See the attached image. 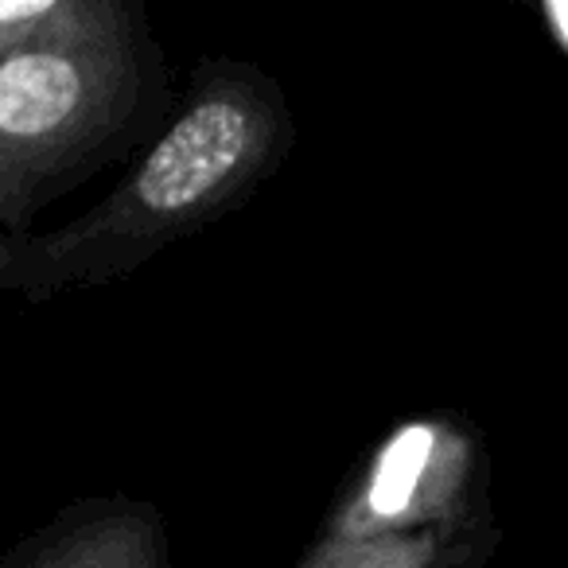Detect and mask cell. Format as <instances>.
<instances>
[{
  "label": "cell",
  "mask_w": 568,
  "mask_h": 568,
  "mask_svg": "<svg viewBox=\"0 0 568 568\" xmlns=\"http://www.w3.org/2000/svg\"><path fill=\"white\" fill-rule=\"evenodd\" d=\"M20 261V234H9L0 226V293H12V276Z\"/></svg>",
  "instance_id": "52a82bcc"
},
{
  "label": "cell",
  "mask_w": 568,
  "mask_h": 568,
  "mask_svg": "<svg viewBox=\"0 0 568 568\" xmlns=\"http://www.w3.org/2000/svg\"><path fill=\"white\" fill-rule=\"evenodd\" d=\"M164 59L144 17L90 40L48 43L0 63V226L32 222L164 113Z\"/></svg>",
  "instance_id": "7a4b0ae2"
},
{
  "label": "cell",
  "mask_w": 568,
  "mask_h": 568,
  "mask_svg": "<svg viewBox=\"0 0 568 568\" xmlns=\"http://www.w3.org/2000/svg\"><path fill=\"white\" fill-rule=\"evenodd\" d=\"M296 121L284 90L237 59H206L180 110L129 175L87 214L20 234L12 293L43 304L136 273L160 250L234 214L288 160Z\"/></svg>",
  "instance_id": "6da1fadb"
},
{
  "label": "cell",
  "mask_w": 568,
  "mask_h": 568,
  "mask_svg": "<svg viewBox=\"0 0 568 568\" xmlns=\"http://www.w3.org/2000/svg\"><path fill=\"white\" fill-rule=\"evenodd\" d=\"M503 529L467 537H327L304 552L301 568H483L498 549Z\"/></svg>",
  "instance_id": "5b68a950"
},
{
  "label": "cell",
  "mask_w": 568,
  "mask_h": 568,
  "mask_svg": "<svg viewBox=\"0 0 568 568\" xmlns=\"http://www.w3.org/2000/svg\"><path fill=\"white\" fill-rule=\"evenodd\" d=\"M0 568H172L164 514L144 498H82L12 545Z\"/></svg>",
  "instance_id": "277c9868"
},
{
  "label": "cell",
  "mask_w": 568,
  "mask_h": 568,
  "mask_svg": "<svg viewBox=\"0 0 568 568\" xmlns=\"http://www.w3.org/2000/svg\"><path fill=\"white\" fill-rule=\"evenodd\" d=\"M483 436L456 413L402 420L347 475L324 518L327 537H467L495 529Z\"/></svg>",
  "instance_id": "3957f363"
},
{
  "label": "cell",
  "mask_w": 568,
  "mask_h": 568,
  "mask_svg": "<svg viewBox=\"0 0 568 568\" xmlns=\"http://www.w3.org/2000/svg\"><path fill=\"white\" fill-rule=\"evenodd\" d=\"M144 17L133 0H0V63L48 43L90 40Z\"/></svg>",
  "instance_id": "8992f818"
}]
</instances>
